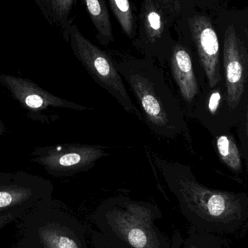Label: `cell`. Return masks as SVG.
<instances>
[{"mask_svg":"<svg viewBox=\"0 0 248 248\" xmlns=\"http://www.w3.org/2000/svg\"><path fill=\"white\" fill-rule=\"evenodd\" d=\"M155 166L181 202L208 232L231 234L248 223V195L217 190L200 183L190 166L155 155Z\"/></svg>","mask_w":248,"mask_h":248,"instance_id":"1","label":"cell"},{"mask_svg":"<svg viewBox=\"0 0 248 248\" xmlns=\"http://www.w3.org/2000/svg\"><path fill=\"white\" fill-rule=\"evenodd\" d=\"M113 59L137 99L143 122L150 129L163 138L174 139L182 134L190 141L183 108L154 60L132 56Z\"/></svg>","mask_w":248,"mask_h":248,"instance_id":"2","label":"cell"},{"mask_svg":"<svg viewBox=\"0 0 248 248\" xmlns=\"http://www.w3.org/2000/svg\"><path fill=\"white\" fill-rule=\"evenodd\" d=\"M62 36L70 44L76 58L93 80L114 97L124 110L143 122L142 114L131 101L113 58L89 40L74 23V19L68 23Z\"/></svg>","mask_w":248,"mask_h":248,"instance_id":"3","label":"cell"},{"mask_svg":"<svg viewBox=\"0 0 248 248\" xmlns=\"http://www.w3.org/2000/svg\"><path fill=\"white\" fill-rule=\"evenodd\" d=\"M179 4L163 0H143L137 20V34L132 45L145 58L166 65L176 39L171 30L182 13Z\"/></svg>","mask_w":248,"mask_h":248,"instance_id":"4","label":"cell"},{"mask_svg":"<svg viewBox=\"0 0 248 248\" xmlns=\"http://www.w3.org/2000/svg\"><path fill=\"white\" fill-rule=\"evenodd\" d=\"M173 29L177 33L178 39L192 42L198 62L205 74L207 85L214 87L224 79L219 42L209 17L189 13L186 9L182 8Z\"/></svg>","mask_w":248,"mask_h":248,"instance_id":"5","label":"cell"},{"mask_svg":"<svg viewBox=\"0 0 248 248\" xmlns=\"http://www.w3.org/2000/svg\"><path fill=\"white\" fill-rule=\"evenodd\" d=\"M106 146L98 144H62L37 147L31 161L39 163L51 176L65 177L86 171L108 155Z\"/></svg>","mask_w":248,"mask_h":248,"instance_id":"6","label":"cell"},{"mask_svg":"<svg viewBox=\"0 0 248 248\" xmlns=\"http://www.w3.org/2000/svg\"><path fill=\"white\" fill-rule=\"evenodd\" d=\"M222 64L229 106L240 123L248 104V50L233 26L225 33Z\"/></svg>","mask_w":248,"mask_h":248,"instance_id":"7","label":"cell"},{"mask_svg":"<svg viewBox=\"0 0 248 248\" xmlns=\"http://www.w3.org/2000/svg\"><path fill=\"white\" fill-rule=\"evenodd\" d=\"M52 190L50 182L23 171L10 173L0 182V215L29 211L46 202Z\"/></svg>","mask_w":248,"mask_h":248,"instance_id":"8","label":"cell"},{"mask_svg":"<svg viewBox=\"0 0 248 248\" xmlns=\"http://www.w3.org/2000/svg\"><path fill=\"white\" fill-rule=\"evenodd\" d=\"M0 83L10 92L12 97L29 113V117L42 123H49V118L42 113L51 108L84 111L92 108L77 104L51 94L29 78L7 74L0 75Z\"/></svg>","mask_w":248,"mask_h":248,"instance_id":"9","label":"cell"},{"mask_svg":"<svg viewBox=\"0 0 248 248\" xmlns=\"http://www.w3.org/2000/svg\"><path fill=\"white\" fill-rule=\"evenodd\" d=\"M170 75L183 103L186 119H192L195 103L206 84V78L200 65L197 66L192 51L176 40L166 61Z\"/></svg>","mask_w":248,"mask_h":248,"instance_id":"10","label":"cell"},{"mask_svg":"<svg viewBox=\"0 0 248 248\" xmlns=\"http://www.w3.org/2000/svg\"><path fill=\"white\" fill-rule=\"evenodd\" d=\"M192 119H196L213 137L231 131L240 124L230 110L224 80L213 87L205 84L198 97Z\"/></svg>","mask_w":248,"mask_h":248,"instance_id":"11","label":"cell"},{"mask_svg":"<svg viewBox=\"0 0 248 248\" xmlns=\"http://www.w3.org/2000/svg\"><path fill=\"white\" fill-rule=\"evenodd\" d=\"M77 0H34L46 21L63 34L72 17Z\"/></svg>","mask_w":248,"mask_h":248,"instance_id":"12","label":"cell"},{"mask_svg":"<svg viewBox=\"0 0 248 248\" xmlns=\"http://www.w3.org/2000/svg\"><path fill=\"white\" fill-rule=\"evenodd\" d=\"M90 20L96 29L99 43L107 46L114 41L113 26L106 0H83Z\"/></svg>","mask_w":248,"mask_h":248,"instance_id":"13","label":"cell"},{"mask_svg":"<svg viewBox=\"0 0 248 248\" xmlns=\"http://www.w3.org/2000/svg\"><path fill=\"white\" fill-rule=\"evenodd\" d=\"M213 138V144L221 161L233 173L236 174L243 173L245 166L243 156L231 131Z\"/></svg>","mask_w":248,"mask_h":248,"instance_id":"14","label":"cell"},{"mask_svg":"<svg viewBox=\"0 0 248 248\" xmlns=\"http://www.w3.org/2000/svg\"><path fill=\"white\" fill-rule=\"evenodd\" d=\"M109 6L128 39L133 40L137 34V23L134 18L131 0H108Z\"/></svg>","mask_w":248,"mask_h":248,"instance_id":"15","label":"cell"},{"mask_svg":"<svg viewBox=\"0 0 248 248\" xmlns=\"http://www.w3.org/2000/svg\"><path fill=\"white\" fill-rule=\"evenodd\" d=\"M34 231L26 227L24 235L39 239L41 245H45L46 248H78L75 242L68 237L58 235L53 232L45 230L42 228H40V230L34 228Z\"/></svg>","mask_w":248,"mask_h":248,"instance_id":"16","label":"cell"},{"mask_svg":"<svg viewBox=\"0 0 248 248\" xmlns=\"http://www.w3.org/2000/svg\"><path fill=\"white\" fill-rule=\"evenodd\" d=\"M240 141L241 154L248 176V104L241 122L236 127Z\"/></svg>","mask_w":248,"mask_h":248,"instance_id":"17","label":"cell"},{"mask_svg":"<svg viewBox=\"0 0 248 248\" xmlns=\"http://www.w3.org/2000/svg\"><path fill=\"white\" fill-rule=\"evenodd\" d=\"M128 241L133 247L144 248L147 244V237L142 230L134 229L128 233Z\"/></svg>","mask_w":248,"mask_h":248,"instance_id":"18","label":"cell"},{"mask_svg":"<svg viewBox=\"0 0 248 248\" xmlns=\"http://www.w3.org/2000/svg\"><path fill=\"white\" fill-rule=\"evenodd\" d=\"M28 211H18L14 212L7 213V214L0 215V231L4 228L5 226L13 221H16L17 218H21L23 216L27 213Z\"/></svg>","mask_w":248,"mask_h":248,"instance_id":"19","label":"cell"},{"mask_svg":"<svg viewBox=\"0 0 248 248\" xmlns=\"http://www.w3.org/2000/svg\"><path fill=\"white\" fill-rule=\"evenodd\" d=\"M4 131H5V126H4V124H3V122H1V121H0V137L2 136Z\"/></svg>","mask_w":248,"mask_h":248,"instance_id":"20","label":"cell"},{"mask_svg":"<svg viewBox=\"0 0 248 248\" xmlns=\"http://www.w3.org/2000/svg\"><path fill=\"white\" fill-rule=\"evenodd\" d=\"M10 174V173H0V182L7 179Z\"/></svg>","mask_w":248,"mask_h":248,"instance_id":"21","label":"cell"},{"mask_svg":"<svg viewBox=\"0 0 248 248\" xmlns=\"http://www.w3.org/2000/svg\"><path fill=\"white\" fill-rule=\"evenodd\" d=\"M163 1H164L165 3H169V4H180L181 0H163Z\"/></svg>","mask_w":248,"mask_h":248,"instance_id":"22","label":"cell"}]
</instances>
